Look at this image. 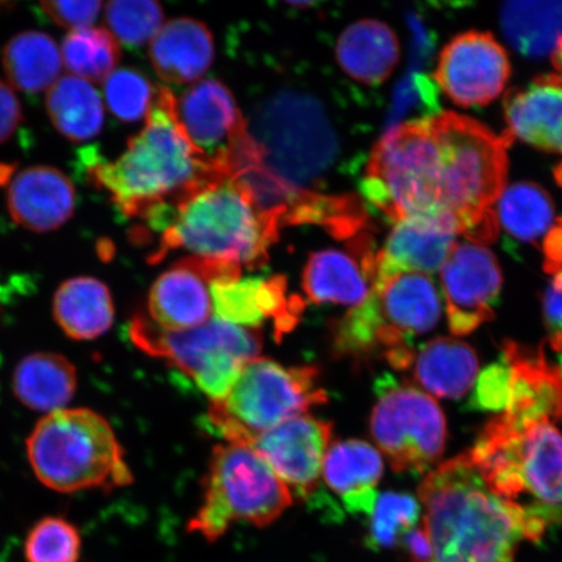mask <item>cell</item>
<instances>
[{"label": "cell", "mask_w": 562, "mask_h": 562, "mask_svg": "<svg viewBox=\"0 0 562 562\" xmlns=\"http://www.w3.org/2000/svg\"><path fill=\"white\" fill-rule=\"evenodd\" d=\"M544 270L550 273L562 271V220L552 224L542 244Z\"/></svg>", "instance_id": "b9f144b4"}, {"label": "cell", "mask_w": 562, "mask_h": 562, "mask_svg": "<svg viewBox=\"0 0 562 562\" xmlns=\"http://www.w3.org/2000/svg\"><path fill=\"white\" fill-rule=\"evenodd\" d=\"M420 504L403 492L378 495L369 522L367 544L372 551L393 550L402 546L407 532L418 526Z\"/></svg>", "instance_id": "d6a6232c"}, {"label": "cell", "mask_w": 562, "mask_h": 562, "mask_svg": "<svg viewBox=\"0 0 562 562\" xmlns=\"http://www.w3.org/2000/svg\"><path fill=\"white\" fill-rule=\"evenodd\" d=\"M437 81L461 108H477L495 101L510 77L507 52L488 33L457 35L439 56Z\"/></svg>", "instance_id": "5bb4252c"}, {"label": "cell", "mask_w": 562, "mask_h": 562, "mask_svg": "<svg viewBox=\"0 0 562 562\" xmlns=\"http://www.w3.org/2000/svg\"><path fill=\"white\" fill-rule=\"evenodd\" d=\"M259 334L258 329L217 318L184 331H170L138 314L130 326L137 348L192 378L213 402L226 396L245 364L258 357L263 346Z\"/></svg>", "instance_id": "9c48e42d"}, {"label": "cell", "mask_w": 562, "mask_h": 562, "mask_svg": "<svg viewBox=\"0 0 562 562\" xmlns=\"http://www.w3.org/2000/svg\"><path fill=\"white\" fill-rule=\"evenodd\" d=\"M80 530L63 516H47L32 526L24 542L26 562H79Z\"/></svg>", "instance_id": "836d02e7"}, {"label": "cell", "mask_w": 562, "mask_h": 562, "mask_svg": "<svg viewBox=\"0 0 562 562\" xmlns=\"http://www.w3.org/2000/svg\"><path fill=\"white\" fill-rule=\"evenodd\" d=\"M456 232L430 217H407L395 223L376 255V281L397 272L441 270L454 246Z\"/></svg>", "instance_id": "44dd1931"}, {"label": "cell", "mask_w": 562, "mask_h": 562, "mask_svg": "<svg viewBox=\"0 0 562 562\" xmlns=\"http://www.w3.org/2000/svg\"><path fill=\"white\" fill-rule=\"evenodd\" d=\"M336 58L351 79L364 86H379L397 66L400 47L396 34L381 21H358L340 35Z\"/></svg>", "instance_id": "cb8c5ba5"}, {"label": "cell", "mask_w": 562, "mask_h": 562, "mask_svg": "<svg viewBox=\"0 0 562 562\" xmlns=\"http://www.w3.org/2000/svg\"><path fill=\"white\" fill-rule=\"evenodd\" d=\"M557 418L562 420V398H561V404H560V407H559V412H558Z\"/></svg>", "instance_id": "f6af8a7d"}, {"label": "cell", "mask_w": 562, "mask_h": 562, "mask_svg": "<svg viewBox=\"0 0 562 562\" xmlns=\"http://www.w3.org/2000/svg\"><path fill=\"white\" fill-rule=\"evenodd\" d=\"M121 53L114 35L94 26L70 32L61 46V59L69 72L89 82L105 81L121 60Z\"/></svg>", "instance_id": "1f68e13d"}, {"label": "cell", "mask_w": 562, "mask_h": 562, "mask_svg": "<svg viewBox=\"0 0 562 562\" xmlns=\"http://www.w3.org/2000/svg\"><path fill=\"white\" fill-rule=\"evenodd\" d=\"M430 562H438V561H435V560H434V561H430Z\"/></svg>", "instance_id": "7dc6e473"}, {"label": "cell", "mask_w": 562, "mask_h": 562, "mask_svg": "<svg viewBox=\"0 0 562 562\" xmlns=\"http://www.w3.org/2000/svg\"><path fill=\"white\" fill-rule=\"evenodd\" d=\"M411 368L414 381L430 395L456 400L473 389L480 362L467 342L439 337L418 350Z\"/></svg>", "instance_id": "d4e9b609"}, {"label": "cell", "mask_w": 562, "mask_h": 562, "mask_svg": "<svg viewBox=\"0 0 562 562\" xmlns=\"http://www.w3.org/2000/svg\"><path fill=\"white\" fill-rule=\"evenodd\" d=\"M104 20L117 42L138 47L151 42L164 26V9L159 0H109Z\"/></svg>", "instance_id": "e575fe53"}, {"label": "cell", "mask_w": 562, "mask_h": 562, "mask_svg": "<svg viewBox=\"0 0 562 562\" xmlns=\"http://www.w3.org/2000/svg\"><path fill=\"white\" fill-rule=\"evenodd\" d=\"M211 297L217 319L252 329L271 322L277 341L293 331L305 308L299 294L288 292L283 276L217 281Z\"/></svg>", "instance_id": "ac0fdd59"}, {"label": "cell", "mask_w": 562, "mask_h": 562, "mask_svg": "<svg viewBox=\"0 0 562 562\" xmlns=\"http://www.w3.org/2000/svg\"><path fill=\"white\" fill-rule=\"evenodd\" d=\"M418 496L438 562H515L519 544L539 542L562 519L494 494L468 452L428 472Z\"/></svg>", "instance_id": "6da1fadb"}, {"label": "cell", "mask_w": 562, "mask_h": 562, "mask_svg": "<svg viewBox=\"0 0 562 562\" xmlns=\"http://www.w3.org/2000/svg\"><path fill=\"white\" fill-rule=\"evenodd\" d=\"M552 65L558 70V75L562 77V37L554 46L551 55Z\"/></svg>", "instance_id": "7bdbcfd3"}, {"label": "cell", "mask_w": 562, "mask_h": 562, "mask_svg": "<svg viewBox=\"0 0 562 562\" xmlns=\"http://www.w3.org/2000/svg\"><path fill=\"white\" fill-rule=\"evenodd\" d=\"M46 109L63 136L83 143L100 135L104 121L103 103L89 81L76 76L60 77L47 90Z\"/></svg>", "instance_id": "f546056e"}, {"label": "cell", "mask_w": 562, "mask_h": 562, "mask_svg": "<svg viewBox=\"0 0 562 562\" xmlns=\"http://www.w3.org/2000/svg\"><path fill=\"white\" fill-rule=\"evenodd\" d=\"M510 390L512 369L503 357L501 362L490 364L482 372L469 405L476 411H505L509 404Z\"/></svg>", "instance_id": "8d00e7d4"}, {"label": "cell", "mask_w": 562, "mask_h": 562, "mask_svg": "<svg viewBox=\"0 0 562 562\" xmlns=\"http://www.w3.org/2000/svg\"><path fill=\"white\" fill-rule=\"evenodd\" d=\"M154 90L146 77L130 68L117 69L104 81V100L121 121L135 123L149 114Z\"/></svg>", "instance_id": "d590c367"}, {"label": "cell", "mask_w": 562, "mask_h": 562, "mask_svg": "<svg viewBox=\"0 0 562 562\" xmlns=\"http://www.w3.org/2000/svg\"><path fill=\"white\" fill-rule=\"evenodd\" d=\"M285 2L293 5L304 7L314 2V0H285Z\"/></svg>", "instance_id": "ee69618b"}, {"label": "cell", "mask_w": 562, "mask_h": 562, "mask_svg": "<svg viewBox=\"0 0 562 562\" xmlns=\"http://www.w3.org/2000/svg\"><path fill=\"white\" fill-rule=\"evenodd\" d=\"M283 228L279 217L258 205L248 184L236 175L207 182L168 215L151 263L184 249L195 257L259 269Z\"/></svg>", "instance_id": "277c9868"}, {"label": "cell", "mask_w": 562, "mask_h": 562, "mask_svg": "<svg viewBox=\"0 0 562 562\" xmlns=\"http://www.w3.org/2000/svg\"><path fill=\"white\" fill-rule=\"evenodd\" d=\"M214 38L205 24L176 19L160 27L149 56L161 80L176 86L199 81L213 65Z\"/></svg>", "instance_id": "603a6c76"}, {"label": "cell", "mask_w": 562, "mask_h": 562, "mask_svg": "<svg viewBox=\"0 0 562 562\" xmlns=\"http://www.w3.org/2000/svg\"><path fill=\"white\" fill-rule=\"evenodd\" d=\"M502 285V270L494 252L481 244H454L441 267V286L452 334H472L484 322L494 319Z\"/></svg>", "instance_id": "9a60e30c"}, {"label": "cell", "mask_w": 562, "mask_h": 562, "mask_svg": "<svg viewBox=\"0 0 562 562\" xmlns=\"http://www.w3.org/2000/svg\"><path fill=\"white\" fill-rule=\"evenodd\" d=\"M27 460L45 487L60 494L130 486L133 474L111 425L90 409L46 414L26 440Z\"/></svg>", "instance_id": "5b68a950"}, {"label": "cell", "mask_w": 562, "mask_h": 562, "mask_svg": "<svg viewBox=\"0 0 562 562\" xmlns=\"http://www.w3.org/2000/svg\"><path fill=\"white\" fill-rule=\"evenodd\" d=\"M376 393L372 438L395 472L424 474L446 449L447 422L440 406L427 393L390 375L379 379Z\"/></svg>", "instance_id": "30bf717a"}, {"label": "cell", "mask_w": 562, "mask_h": 562, "mask_svg": "<svg viewBox=\"0 0 562 562\" xmlns=\"http://www.w3.org/2000/svg\"><path fill=\"white\" fill-rule=\"evenodd\" d=\"M400 547L403 548L412 562H430L435 560L431 539L428 537L424 524L414 527L412 531L407 532Z\"/></svg>", "instance_id": "60d3db41"}, {"label": "cell", "mask_w": 562, "mask_h": 562, "mask_svg": "<svg viewBox=\"0 0 562 562\" xmlns=\"http://www.w3.org/2000/svg\"><path fill=\"white\" fill-rule=\"evenodd\" d=\"M54 318L70 339L94 340L114 323V302L101 280L80 277L63 283L54 296Z\"/></svg>", "instance_id": "484cf974"}, {"label": "cell", "mask_w": 562, "mask_h": 562, "mask_svg": "<svg viewBox=\"0 0 562 562\" xmlns=\"http://www.w3.org/2000/svg\"><path fill=\"white\" fill-rule=\"evenodd\" d=\"M75 203L72 182L53 167L25 168L7 189V205L12 220L33 232L60 228L74 215Z\"/></svg>", "instance_id": "d6986e66"}, {"label": "cell", "mask_w": 562, "mask_h": 562, "mask_svg": "<svg viewBox=\"0 0 562 562\" xmlns=\"http://www.w3.org/2000/svg\"><path fill=\"white\" fill-rule=\"evenodd\" d=\"M502 27L522 55L540 58L552 53L562 37V0H505Z\"/></svg>", "instance_id": "83f0119b"}, {"label": "cell", "mask_w": 562, "mask_h": 562, "mask_svg": "<svg viewBox=\"0 0 562 562\" xmlns=\"http://www.w3.org/2000/svg\"><path fill=\"white\" fill-rule=\"evenodd\" d=\"M224 173L201 156L188 138L176 111V98L165 87L154 90L146 125L114 161H94L89 176L131 220L156 231L188 195Z\"/></svg>", "instance_id": "7a4b0ae2"}, {"label": "cell", "mask_w": 562, "mask_h": 562, "mask_svg": "<svg viewBox=\"0 0 562 562\" xmlns=\"http://www.w3.org/2000/svg\"><path fill=\"white\" fill-rule=\"evenodd\" d=\"M292 504L291 490L255 448L227 442L211 454L203 502L188 531L216 542L237 522L270 526Z\"/></svg>", "instance_id": "ba28073f"}, {"label": "cell", "mask_w": 562, "mask_h": 562, "mask_svg": "<svg viewBox=\"0 0 562 562\" xmlns=\"http://www.w3.org/2000/svg\"><path fill=\"white\" fill-rule=\"evenodd\" d=\"M176 111L195 150L217 170L235 175L265 157L249 135L234 95L215 80H205L176 100Z\"/></svg>", "instance_id": "8fae6325"}, {"label": "cell", "mask_w": 562, "mask_h": 562, "mask_svg": "<svg viewBox=\"0 0 562 562\" xmlns=\"http://www.w3.org/2000/svg\"><path fill=\"white\" fill-rule=\"evenodd\" d=\"M554 216L550 194L533 182H517L505 189L498 203V221L519 243L537 244L552 227Z\"/></svg>", "instance_id": "4dcf8cb0"}, {"label": "cell", "mask_w": 562, "mask_h": 562, "mask_svg": "<svg viewBox=\"0 0 562 562\" xmlns=\"http://www.w3.org/2000/svg\"><path fill=\"white\" fill-rule=\"evenodd\" d=\"M374 238L369 232L350 238L346 249L312 252L302 272V290L314 304L361 305L376 284Z\"/></svg>", "instance_id": "e0dca14e"}, {"label": "cell", "mask_w": 562, "mask_h": 562, "mask_svg": "<svg viewBox=\"0 0 562 562\" xmlns=\"http://www.w3.org/2000/svg\"><path fill=\"white\" fill-rule=\"evenodd\" d=\"M487 487L504 501L562 513V434L550 418L515 425L502 414L468 452Z\"/></svg>", "instance_id": "8992f818"}, {"label": "cell", "mask_w": 562, "mask_h": 562, "mask_svg": "<svg viewBox=\"0 0 562 562\" xmlns=\"http://www.w3.org/2000/svg\"><path fill=\"white\" fill-rule=\"evenodd\" d=\"M23 119V111L15 91L0 80V144L11 138Z\"/></svg>", "instance_id": "ab89813d"}, {"label": "cell", "mask_w": 562, "mask_h": 562, "mask_svg": "<svg viewBox=\"0 0 562 562\" xmlns=\"http://www.w3.org/2000/svg\"><path fill=\"white\" fill-rule=\"evenodd\" d=\"M103 0H41L42 9L55 24L75 31L91 26Z\"/></svg>", "instance_id": "74e56055"}, {"label": "cell", "mask_w": 562, "mask_h": 562, "mask_svg": "<svg viewBox=\"0 0 562 562\" xmlns=\"http://www.w3.org/2000/svg\"><path fill=\"white\" fill-rule=\"evenodd\" d=\"M323 481L351 515L370 516L384 473L381 452L357 439L335 441L323 461Z\"/></svg>", "instance_id": "7402d4cb"}, {"label": "cell", "mask_w": 562, "mask_h": 562, "mask_svg": "<svg viewBox=\"0 0 562 562\" xmlns=\"http://www.w3.org/2000/svg\"><path fill=\"white\" fill-rule=\"evenodd\" d=\"M13 392L25 406L50 414L66 409L77 389L75 364L65 356L34 353L13 372Z\"/></svg>", "instance_id": "4316f807"}, {"label": "cell", "mask_w": 562, "mask_h": 562, "mask_svg": "<svg viewBox=\"0 0 562 562\" xmlns=\"http://www.w3.org/2000/svg\"><path fill=\"white\" fill-rule=\"evenodd\" d=\"M240 277L241 267L234 263L195 256L182 258L151 286L149 318L170 331L205 325L214 313L210 285Z\"/></svg>", "instance_id": "4fadbf2b"}, {"label": "cell", "mask_w": 562, "mask_h": 562, "mask_svg": "<svg viewBox=\"0 0 562 562\" xmlns=\"http://www.w3.org/2000/svg\"><path fill=\"white\" fill-rule=\"evenodd\" d=\"M331 437L333 424L300 414L259 435L251 448L270 463L294 495L308 498L318 488Z\"/></svg>", "instance_id": "2e32d148"}, {"label": "cell", "mask_w": 562, "mask_h": 562, "mask_svg": "<svg viewBox=\"0 0 562 562\" xmlns=\"http://www.w3.org/2000/svg\"><path fill=\"white\" fill-rule=\"evenodd\" d=\"M327 398L315 368H286L257 357L245 364L227 395L211 403L205 427L228 442L251 447L259 435Z\"/></svg>", "instance_id": "52a82bcc"}, {"label": "cell", "mask_w": 562, "mask_h": 562, "mask_svg": "<svg viewBox=\"0 0 562 562\" xmlns=\"http://www.w3.org/2000/svg\"><path fill=\"white\" fill-rule=\"evenodd\" d=\"M367 304L375 334V356L412 348L414 337L431 331L441 315L437 285L426 273L404 271L376 281Z\"/></svg>", "instance_id": "7c38bea8"}, {"label": "cell", "mask_w": 562, "mask_h": 562, "mask_svg": "<svg viewBox=\"0 0 562 562\" xmlns=\"http://www.w3.org/2000/svg\"><path fill=\"white\" fill-rule=\"evenodd\" d=\"M543 318L552 349L562 351V271L554 276L546 290Z\"/></svg>", "instance_id": "f35d334b"}, {"label": "cell", "mask_w": 562, "mask_h": 562, "mask_svg": "<svg viewBox=\"0 0 562 562\" xmlns=\"http://www.w3.org/2000/svg\"><path fill=\"white\" fill-rule=\"evenodd\" d=\"M361 189L390 222L430 217L460 234L452 220L460 168L437 116L386 132L372 150Z\"/></svg>", "instance_id": "3957f363"}, {"label": "cell", "mask_w": 562, "mask_h": 562, "mask_svg": "<svg viewBox=\"0 0 562 562\" xmlns=\"http://www.w3.org/2000/svg\"><path fill=\"white\" fill-rule=\"evenodd\" d=\"M513 138L562 156V77L540 76L526 87L512 89L504 100Z\"/></svg>", "instance_id": "ffe728a7"}, {"label": "cell", "mask_w": 562, "mask_h": 562, "mask_svg": "<svg viewBox=\"0 0 562 562\" xmlns=\"http://www.w3.org/2000/svg\"><path fill=\"white\" fill-rule=\"evenodd\" d=\"M9 2V0H0V3Z\"/></svg>", "instance_id": "bcb514c9"}, {"label": "cell", "mask_w": 562, "mask_h": 562, "mask_svg": "<svg viewBox=\"0 0 562 562\" xmlns=\"http://www.w3.org/2000/svg\"><path fill=\"white\" fill-rule=\"evenodd\" d=\"M2 63L11 86L25 93H41L60 79L61 53L46 33L15 35L4 47Z\"/></svg>", "instance_id": "f1b7e54d"}]
</instances>
